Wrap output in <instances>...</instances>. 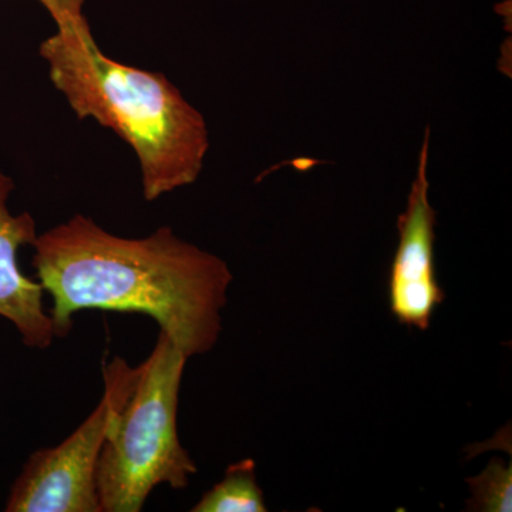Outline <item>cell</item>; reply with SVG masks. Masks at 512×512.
<instances>
[{
	"label": "cell",
	"mask_w": 512,
	"mask_h": 512,
	"mask_svg": "<svg viewBox=\"0 0 512 512\" xmlns=\"http://www.w3.org/2000/svg\"><path fill=\"white\" fill-rule=\"evenodd\" d=\"M32 247L37 278L52 296L56 338L69 335L77 312L101 309L150 316L188 359L217 345L234 275L173 229L123 238L77 214Z\"/></svg>",
	"instance_id": "obj_1"
},
{
	"label": "cell",
	"mask_w": 512,
	"mask_h": 512,
	"mask_svg": "<svg viewBox=\"0 0 512 512\" xmlns=\"http://www.w3.org/2000/svg\"><path fill=\"white\" fill-rule=\"evenodd\" d=\"M39 55L79 119L111 128L133 148L147 201L197 181L210 148L208 126L165 74L104 55L87 19L57 26Z\"/></svg>",
	"instance_id": "obj_2"
},
{
	"label": "cell",
	"mask_w": 512,
	"mask_h": 512,
	"mask_svg": "<svg viewBox=\"0 0 512 512\" xmlns=\"http://www.w3.org/2000/svg\"><path fill=\"white\" fill-rule=\"evenodd\" d=\"M187 360L160 332L101 450L96 471L101 512H140L158 485L181 490L197 473L177 426Z\"/></svg>",
	"instance_id": "obj_3"
},
{
	"label": "cell",
	"mask_w": 512,
	"mask_h": 512,
	"mask_svg": "<svg viewBox=\"0 0 512 512\" xmlns=\"http://www.w3.org/2000/svg\"><path fill=\"white\" fill-rule=\"evenodd\" d=\"M140 376V366L114 357L103 367L104 392L93 413L72 436L37 450L10 490L8 512H101L97 463L104 443Z\"/></svg>",
	"instance_id": "obj_4"
},
{
	"label": "cell",
	"mask_w": 512,
	"mask_h": 512,
	"mask_svg": "<svg viewBox=\"0 0 512 512\" xmlns=\"http://www.w3.org/2000/svg\"><path fill=\"white\" fill-rule=\"evenodd\" d=\"M429 148L427 128L406 210L397 221L399 245L389 275L390 311L397 322L419 330L430 328L431 318L446 296L434 264L436 211L429 197Z\"/></svg>",
	"instance_id": "obj_5"
},
{
	"label": "cell",
	"mask_w": 512,
	"mask_h": 512,
	"mask_svg": "<svg viewBox=\"0 0 512 512\" xmlns=\"http://www.w3.org/2000/svg\"><path fill=\"white\" fill-rule=\"evenodd\" d=\"M12 178L0 170V316L12 322L28 348L47 349L56 338L52 318L43 306V286L32 281L18 264L19 249L35 244L36 221L29 212L13 215L9 195Z\"/></svg>",
	"instance_id": "obj_6"
},
{
	"label": "cell",
	"mask_w": 512,
	"mask_h": 512,
	"mask_svg": "<svg viewBox=\"0 0 512 512\" xmlns=\"http://www.w3.org/2000/svg\"><path fill=\"white\" fill-rule=\"evenodd\" d=\"M251 458L231 464L222 481L191 508L192 512H266L264 493Z\"/></svg>",
	"instance_id": "obj_7"
},
{
	"label": "cell",
	"mask_w": 512,
	"mask_h": 512,
	"mask_svg": "<svg viewBox=\"0 0 512 512\" xmlns=\"http://www.w3.org/2000/svg\"><path fill=\"white\" fill-rule=\"evenodd\" d=\"M471 497L468 511L510 512L512 510V466L501 458L490 461L478 476L467 478Z\"/></svg>",
	"instance_id": "obj_8"
},
{
	"label": "cell",
	"mask_w": 512,
	"mask_h": 512,
	"mask_svg": "<svg viewBox=\"0 0 512 512\" xmlns=\"http://www.w3.org/2000/svg\"><path fill=\"white\" fill-rule=\"evenodd\" d=\"M39 2L55 20L56 26L86 19L83 13L84 0H39Z\"/></svg>",
	"instance_id": "obj_9"
}]
</instances>
